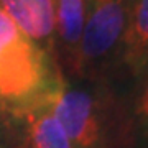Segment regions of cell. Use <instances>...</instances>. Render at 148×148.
<instances>
[{
	"label": "cell",
	"instance_id": "6da1fadb",
	"mask_svg": "<svg viewBox=\"0 0 148 148\" xmlns=\"http://www.w3.org/2000/svg\"><path fill=\"white\" fill-rule=\"evenodd\" d=\"M53 112L73 148H138L130 99L115 82L66 77Z\"/></svg>",
	"mask_w": 148,
	"mask_h": 148
},
{
	"label": "cell",
	"instance_id": "7a4b0ae2",
	"mask_svg": "<svg viewBox=\"0 0 148 148\" xmlns=\"http://www.w3.org/2000/svg\"><path fill=\"white\" fill-rule=\"evenodd\" d=\"M66 76L0 7V110L20 117L53 106Z\"/></svg>",
	"mask_w": 148,
	"mask_h": 148
},
{
	"label": "cell",
	"instance_id": "3957f363",
	"mask_svg": "<svg viewBox=\"0 0 148 148\" xmlns=\"http://www.w3.org/2000/svg\"><path fill=\"white\" fill-rule=\"evenodd\" d=\"M130 0H89L73 79L115 82Z\"/></svg>",
	"mask_w": 148,
	"mask_h": 148
},
{
	"label": "cell",
	"instance_id": "277c9868",
	"mask_svg": "<svg viewBox=\"0 0 148 148\" xmlns=\"http://www.w3.org/2000/svg\"><path fill=\"white\" fill-rule=\"evenodd\" d=\"M8 117L3 148H73L53 106Z\"/></svg>",
	"mask_w": 148,
	"mask_h": 148
},
{
	"label": "cell",
	"instance_id": "5b68a950",
	"mask_svg": "<svg viewBox=\"0 0 148 148\" xmlns=\"http://www.w3.org/2000/svg\"><path fill=\"white\" fill-rule=\"evenodd\" d=\"M89 0H53L56 61L68 79L76 73L77 51L87 15Z\"/></svg>",
	"mask_w": 148,
	"mask_h": 148
},
{
	"label": "cell",
	"instance_id": "8992f818",
	"mask_svg": "<svg viewBox=\"0 0 148 148\" xmlns=\"http://www.w3.org/2000/svg\"><path fill=\"white\" fill-rule=\"evenodd\" d=\"M0 7L36 46L56 58L53 0H0Z\"/></svg>",
	"mask_w": 148,
	"mask_h": 148
},
{
	"label": "cell",
	"instance_id": "52a82bcc",
	"mask_svg": "<svg viewBox=\"0 0 148 148\" xmlns=\"http://www.w3.org/2000/svg\"><path fill=\"white\" fill-rule=\"evenodd\" d=\"M148 68V0H130L120 56V76L133 84Z\"/></svg>",
	"mask_w": 148,
	"mask_h": 148
},
{
	"label": "cell",
	"instance_id": "ba28073f",
	"mask_svg": "<svg viewBox=\"0 0 148 148\" xmlns=\"http://www.w3.org/2000/svg\"><path fill=\"white\" fill-rule=\"evenodd\" d=\"M133 128L138 147L148 148V68L133 84V94L130 97Z\"/></svg>",
	"mask_w": 148,
	"mask_h": 148
},
{
	"label": "cell",
	"instance_id": "9c48e42d",
	"mask_svg": "<svg viewBox=\"0 0 148 148\" xmlns=\"http://www.w3.org/2000/svg\"><path fill=\"white\" fill-rule=\"evenodd\" d=\"M7 123H8V117H7V114L0 110V148H3V142H5Z\"/></svg>",
	"mask_w": 148,
	"mask_h": 148
}]
</instances>
